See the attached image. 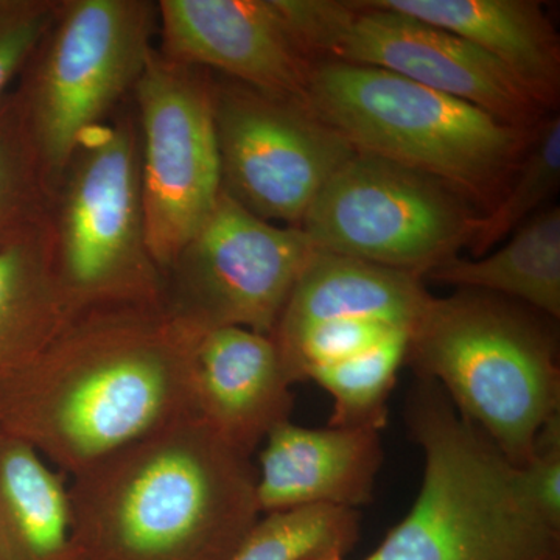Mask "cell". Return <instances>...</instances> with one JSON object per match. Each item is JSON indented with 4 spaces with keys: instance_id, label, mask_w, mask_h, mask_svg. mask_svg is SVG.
<instances>
[{
    "instance_id": "obj_1",
    "label": "cell",
    "mask_w": 560,
    "mask_h": 560,
    "mask_svg": "<svg viewBox=\"0 0 560 560\" xmlns=\"http://www.w3.org/2000/svg\"><path fill=\"white\" fill-rule=\"evenodd\" d=\"M198 334L165 304L77 313L31 366L0 386V431L70 478L197 418Z\"/></svg>"
},
{
    "instance_id": "obj_2",
    "label": "cell",
    "mask_w": 560,
    "mask_h": 560,
    "mask_svg": "<svg viewBox=\"0 0 560 560\" xmlns=\"http://www.w3.org/2000/svg\"><path fill=\"white\" fill-rule=\"evenodd\" d=\"M250 456L180 420L69 478L73 560H231L261 517Z\"/></svg>"
},
{
    "instance_id": "obj_3",
    "label": "cell",
    "mask_w": 560,
    "mask_h": 560,
    "mask_svg": "<svg viewBox=\"0 0 560 560\" xmlns=\"http://www.w3.org/2000/svg\"><path fill=\"white\" fill-rule=\"evenodd\" d=\"M405 422L423 452L422 486L404 521L364 560H560V529L534 506L518 469L438 383L416 381Z\"/></svg>"
},
{
    "instance_id": "obj_4",
    "label": "cell",
    "mask_w": 560,
    "mask_h": 560,
    "mask_svg": "<svg viewBox=\"0 0 560 560\" xmlns=\"http://www.w3.org/2000/svg\"><path fill=\"white\" fill-rule=\"evenodd\" d=\"M405 363L438 383L515 469L528 464L541 427L560 415L555 330L540 313L495 294L431 296Z\"/></svg>"
},
{
    "instance_id": "obj_5",
    "label": "cell",
    "mask_w": 560,
    "mask_h": 560,
    "mask_svg": "<svg viewBox=\"0 0 560 560\" xmlns=\"http://www.w3.org/2000/svg\"><path fill=\"white\" fill-rule=\"evenodd\" d=\"M305 105L357 153L430 176L481 213L499 202L534 131L396 73L348 62H316Z\"/></svg>"
},
{
    "instance_id": "obj_6",
    "label": "cell",
    "mask_w": 560,
    "mask_h": 560,
    "mask_svg": "<svg viewBox=\"0 0 560 560\" xmlns=\"http://www.w3.org/2000/svg\"><path fill=\"white\" fill-rule=\"evenodd\" d=\"M55 268L69 311L165 304L150 253L135 114L92 128L50 201Z\"/></svg>"
},
{
    "instance_id": "obj_7",
    "label": "cell",
    "mask_w": 560,
    "mask_h": 560,
    "mask_svg": "<svg viewBox=\"0 0 560 560\" xmlns=\"http://www.w3.org/2000/svg\"><path fill=\"white\" fill-rule=\"evenodd\" d=\"M156 31V2H58L27 83L18 92L50 195L80 140L135 91Z\"/></svg>"
},
{
    "instance_id": "obj_8",
    "label": "cell",
    "mask_w": 560,
    "mask_h": 560,
    "mask_svg": "<svg viewBox=\"0 0 560 560\" xmlns=\"http://www.w3.org/2000/svg\"><path fill=\"white\" fill-rule=\"evenodd\" d=\"M291 31L316 62L338 61L396 73L470 103L522 130L550 106L525 81L453 33L371 2L278 0Z\"/></svg>"
},
{
    "instance_id": "obj_9",
    "label": "cell",
    "mask_w": 560,
    "mask_h": 560,
    "mask_svg": "<svg viewBox=\"0 0 560 560\" xmlns=\"http://www.w3.org/2000/svg\"><path fill=\"white\" fill-rule=\"evenodd\" d=\"M477 217L436 179L355 151L320 189L300 228L320 250L423 279L467 248Z\"/></svg>"
},
{
    "instance_id": "obj_10",
    "label": "cell",
    "mask_w": 560,
    "mask_h": 560,
    "mask_svg": "<svg viewBox=\"0 0 560 560\" xmlns=\"http://www.w3.org/2000/svg\"><path fill=\"white\" fill-rule=\"evenodd\" d=\"M132 95L147 237L164 275L221 194L213 77L167 60L154 47Z\"/></svg>"
},
{
    "instance_id": "obj_11",
    "label": "cell",
    "mask_w": 560,
    "mask_h": 560,
    "mask_svg": "<svg viewBox=\"0 0 560 560\" xmlns=\"http://www.w3.org/2000/svg\"><path fill=\"white\" fill-rule=\"evenodd\" d=\"M316 250L301 228L259 219L221 190L164 272L165 305L198 331L242 327L271 337Z\"/></svg>"
},
{
    "instance_id": "obj_12",
    "label": "cell",
    "mask_w": 560,
    "mask_h": 560,
    "mask_svg": "<svg viewBox=\"0 0 560 560\" xmlns=\"http://www.w3.org/2000/svg\"><path fill=\"white\" fill-rule=\"evenodd\" d=\"M221 190L254 215L300 228L355 150L305 103L213 79Z\"/></svg>"
},
{
    "instance_id": "obj_13",
    "label": "cell",
    "mask_w": 560,
    "mask_h": 560,
    "mask_svg": "<svg viewBox=\"0 0 560 560\" xmlns=\"http://www.w3.org/2000/svg\"><path fill=\"white\" fill-rule=\"evenodd\" d=\"M156 5V49L167 60L305 103L316 61L276 0H161Z\"/></svg>"
},
{
    "instance_id": "obj_14",
    "label": "cell",
    "mask_w": 560,
    "mask_h": 560,
    "mask_svg": "<svg viewBox=\"0 0 560 560\" xmlns=\"http://www.w3.org/2000/svg\"><path fill=\"white\" fill-rule=\"evenodd\" d=\"M291 385L270 335L221 327L200 331L191 359L195 415L245 455L291 420Z\"/></svg>"
},
{
    "instance_id": "obj_15",
    "label": "cell",
    "mask_w": 560,
    "mask_h": 560,
    "mask_svg": "<svg viewBox=\"0 0 560 560\" xmlns=\"http://www.w3.org/2000/svg\"><path fill=\"white\" fill-rule=\"evenodd\" d=\"M382 431L307 429L287 420L264 441L256 495L261 515L371 503L383 460Z\"/></svg>"
},
{
    "instance_id": "obj_16",
    "label": "cell",
    "mask_w": 560,
    "mask_h": 560,
    "mask_svg": "<svg viewBox=\"0 0 560 560\" xmlns=\"http://www.w3.org/2000/svg\"><path fill=\"white\" fill-rule=\"evenodd\" d=\"M430 300L418 275L318 249L291 291L271 338L285 340L335 319L383 320L411 331Z\"/></svg>"
},
{
    "instance_id": "obj_17",
    "label": "cell",
    "mask_w": 560,
    "mask_h": 560,
    "mask_svg": "<svg viewBox=\"0 0 560 560\" xmlns=\"http://www.w3.org/2000/svg\"><path fill=\"white\" fill-rule=\"evenodd\" d=\"M466 39L506 66L547 106L559 97L558 32L533 0H377Z\"/></svg>"
},
{
    "instance_id": "obj_18",
    "label": "cell",
    "mask_w": 560,
    "mask_h": 560,
    "mask_svg": "<svg viewBox=\"0 0 560 560\" xmlns=\"http://www.w3.org/2000/svg\"><path fill=\"white\" fill-rule=\"evenodd\" d=\"M72 316L55 268L49 208L0 242V386L31 366Z\"/></svg>"
},
{
    "instance_id": "obj_19",
    "label": "cell",
    "mask_w": 560,
    "mask_h": 560,
    "mask_svg": "<svg viewBox=\"0 0 560 560\" xmlns=\"http://www.w3.org/2000/svg\"><path fill=\"white\" fill-rule=\"evenodd\" d=\"M0 560H73L69 477L0 431Z\"/></svg>"
},
{
    "instance_id": "obj_20",
    "label": "cell",
    "mask_w": 560,
    "mask_h": 560,
    "mask_svg": "<svg viewBox=\"0 0 560 560\" xmlns=\"http://www.w3.org/2000/svg\"><path fill=\"white\" fill-rule=\"evenodd\" d=\"M423 279L495 294L559 319L560 209L540 210L490 256L451 257L431 268Z\"/></svg>"
},
{
    "instance_id": "obj_21",
    "label": "cell",
    "mask_w": 560,
    "mask_h": 560,
    "mask_svg": "<svg viewBox=\"0 0 560 560\" xmlns=\"http://www.w3.org/2000/svg\"><path fill=\"white\" fill-rule=\"evenodd\" d=\"M560 184V117L551 116L534 128L528 147L499 202L474 221L467 243L481 257L501 238L539 213Z\"/></svg>"
},
{
    "instance_id": "obj_22",
    "label": "cell",
    "mask_w": 560,
    "mask_h": 560,
    "mask_svg": "<svg viewBox=\"0 0 560 560\" xmlns=\"http://www.w3.org/2000/svg\"><path fill=\"white\" fill-rule=\"evenodd\" d=\"M408 341V334L394 335L313 377L334 400L330 427L385 429L389 396L407 359Z\"/></svg>"
},
{
    "instance_id": "obj_23",
    "label": "cell",
    "mask_w": 560,
    "mask_h": 560,
    "mask_svg": "<svg viewBox=\"0 0 560 560\" xmlns=\"http://www.w3.org/2000/svg\"><path fill=\"white\" fill-rule=\"evenodd\" d=\"M360 537L357 510L334 506L261 515L231 560H307L341 552L348 556Z\"/></svg>"
},
{
    "instance_id": "obj_24",
    "label": "cell",
    "mask_w": 560,
    "mask_h": 560,
    "mask_svg": "<svg viewBox=\"0 0 560 560\" xmlns=\"http://www.w3.org/2000/svg\"><path fill=\"white\" fill-rule=\"evenodd\" d=\"M50 201L20 94L7 95L0 102V242L44 215Z\"/></svg>"
},
{
    "instance_id": "obj_25",
    "label": "cell",
    "mask_w": 560,
    "mask_h": 560,
    "mask_svg": "<svg viewBox=\"0 0 560 560\" xmlns=\"http://www.w3.org/2000/svg\"><path fill=\"white\" fill-rule=\"evenodd\" d=\"M60 0H0V102L31 65L57 16Z\"/></svg>"
},
{
    "instance_id": "obj_26",
    "label": "cell",
    "mask_w": 560,
    "mask_h": 560,
    "mask_svg": "<svg viewBox=\"0 0 560 560\" xmlns=\"http://www.w3.org/2000/svg\"><path fill=\"white\" fill-rule=\"evenodd\" d=\"M518 474L534 506L560 529V415L541 427L533 455Z\"/></svg>"
}]
</instances>
